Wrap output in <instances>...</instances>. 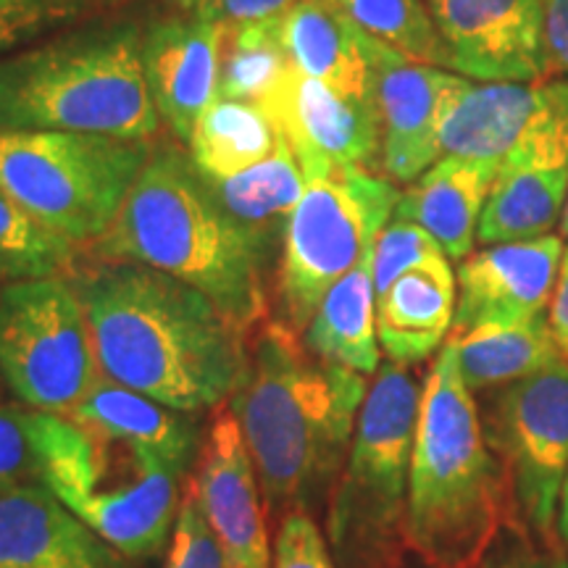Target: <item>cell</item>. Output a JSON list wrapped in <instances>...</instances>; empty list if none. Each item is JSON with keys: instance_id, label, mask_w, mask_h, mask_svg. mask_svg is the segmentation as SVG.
Masks as SVG:
<instances>
[{"instance_id": "6da1fadb", "label": "cell", "mask_w": 568, "mask_h": 568, "mask_svg": "<svg viewBox=\"0 0 568 568\" xmlns=\"http://www.w3.org/2000/svg\"><path fill=\"white\" fill-rule=\"evenodd\" d=\"M74 287L105 379L182 414L237 393L247 335L201 290L130 261H103Z\"/></svg>"}, {"instance_id": "7a4b0ae2", "label": "cell", "mask_w": 568, "mask_h": 568, "mask_svg": "<svg viewBox=\"0 0 568 568\" xmlns=\"http://www.w3.org/2000/svg\"><path fill=\"white\" fill-rule=\"evenodd\" d=\"M92 251L101 261L159 268L201 290L245 335L266 322V280L276 255L224 211L193 155L180 145L151 148Z\"/></svg>"}, {"instance_id": "3957f363", "label": "cell", "mask_w": 568, "mask_h": 568, "mask_svg": "<svg viewBox=\"0 0 568 568\" xmlns=\"http://www.w3.org/2000/svg\"><path fill=\"white\" fill-rule=\"evenodd\" d=\"M366 393V376L318 358L280 318L258 326L230 408L272 506L297 510L329 485Z\"/></svg>"}, {"instance_id": "277c9868", "label": "cell", "mask_w": 568, "mask_h": 568, "mask_svg": "<svg viewBox=\"0 0 568 568\" xmlns=\"http://www.w3.org/2000/svg\"><path fill=\"white\" fill-rule=\"evenodd\" d=\"M506 524L503 474L450 345L422 387L406 539L429 568H481Z\"/></svg>"}, {"instance_id": "5b68a950", "label": "cell", "mask_w": 568, "mask_h": 568, "mask_svg": "<svg viewBox=\"0 0 568 568\" xmlns=\"http://www.w3.org/2000/svg\"><path fill=\"white\" fill-rule=\"evenodd\" d=\"M161 119L134 21L55 32L0 59V132H95L151 142Z\"/></svg>"}, {"instance_id": "8992f818", "label": "cell", "mask_w": 568, "mask_h": 568, "mask_svg": "<svg viewBox=\"0 0 568 568\" xmlns=\"http://www.w3.org/2000/svg\"><path fill=\"white\" fill-rule=\"evenodd\" d=\"M187 466L145 439L55 414L42 485L124 558H153L174 529Z\"/></svg>"}, {"instance_id": "52a82bcc", "label": "cell", "mask_w": 568, "mask_h": 568, "mask_svg": "<svg viewBox=\"0 0 568 568\" xmlns=\"http://www.w3.org/2000/svg\"><path fill=\"white\" fill-rule=\"evenodd\" d=\"M418 408L422 387L408 366H379L326 516L337 568L400 566Z\"/></svg>"}, {"instance_id": "ba28073f", "label": "cell", "mask_w": 568, "mask_h": 568, "mask_svg": "<svg viewBox=\"0 0 568 568\" xmlns=\"http://www.w3.org/2000/svg\"><path fill=\"white\" fill-rule=\"evenodd\" d=\"M151 148L95 132H0V190L71 243H95Z\"/></svg>"}, {"instance_id": "9c48e42d", "label": "cell", "mask_w": 568, "mask_h": 568, "mask_svg": "<svg viewBox=\"0 0 568 568\" xmlns=\"http://www.w3.org/2000/svg\"><path fill=\"white\" fill-rule=\"evenodd\" d=\"M400 201L395 182L361 166L305 182L276 268L280 322L305 332L329 287L372 251Z\"/></svg>"}, {"instance_id": "30bf717a", "label": "cell", "mask_w": 568, "mask_h": 568, "mask_svg": "<svg viewBox=\"0 0 568 568\" xmlns=\"http://www.w3.org/2000/svg\"><path fill=\"white\" fill-rule=\"evenodd\" d=\"M503 474L506 524L531 550H560L558 503L568 474V358L495 397L485 426Z\"/></svg>"}, {"instance_id": "8fae6325", "label": "cell", "mask_w": 568, "mask_h": 568, "mask_svg": "<svg viewBox=\"0 0 568 568\" xmlns=\"http://www.w3.org/2000/svg\"><path fill=\"white\" fill-rule=\"evenodd\" d=\"M0 376L21 406L59 416L103 379L74 282L45 276L0 287Z\"/></svg>"}, {"instance_id": "7c38bea8", "label": "cell", "mask_w": 568, "mask_h": 568, "mask_svg": "<svg viewBox=\"0 0 568 568\" xmlns=\"http://www.w3.org/2000/svg\"><path fill=\"white\" fill-rule=\"evenodd\" d=\"M439 153L568 166V82H468L439 130Z\"/></svg>"}, {"instance_id": "4fadbf2b", "label": "cell", "mask_w": 568, "mask_h": 568, "mask_svg": "<svg viewBox=\"0 0 568 568\" xmlns=\"http://www.w3.org/2000/svg\"><path fill=\"white\" fill-rule=\"evenodd\" d=\"M368 67V95L379 122V172L393 182H416L443 159L439 130L468 77L410 61L361 32Z\"/></svg>"}, {"instance_id": "5bb4252c", "label": "cell", "mask_w": 568, "mask_h": 568, "mask_svg": "<svg viewBox=\"0 0 568 568\" xmlns=\"http://www.w3.org/2000/svg\"><path fill=\"white\" fill-rule=\"evenodd\" d=\"M447 69L481 82L542 80V0H426Z\"/></svg>"}, {"instance_id": "9a60e30c", "label": "cell", "mask_w": 568, "mask_h": 568, "mask_svg": "<svg viewBox=\"0 0 568 568\" xmlns=\"http://www.w3.org/2000/svg\"><path fill=\"white\" fill-rule=\"evenodd\" d=\"M564 237L542 234L521 243L489 245L458 264V301L450 335L477 326H508L539 316L556 290Z\"/></svg>"}, {"instance_id": "2e32d148", "label": "cell", "mask_w": 568, "mask_h": 568, "mask_svg": "<svg viewBox=\"0 0 568 568\" xmlns=\"http://www.w3.org/2000/svg\"><path fill=\"white\" fill-rule=\"evenodd\" d=\"M268 116L293 148L305 182L347 166L379 172L382 138L372 101H351L295 71Z\"/></svg>"}, {"instance_id": "e0dca14e", "label": "cell", "mask_w": 568, "mask_h": 568, "mask_svg": "<svg viewBox=\"0 0 568 568\" xmlns=\"http://www.w3.org/2000/svg\"><path fill=\"white\" fill-rule=\"evenodd\" d=\"M203 514L222 545L230 568H272L266 518L261 510L258 471L230 406L213 414L193 479Z\"/></svg>"}, {"instance_id": "ac0fdd59", "label": "cell", "mask_w": 568, "mask_h": 568, "mask_svg": "<svg viewBox=\"0 0 568 568\" xmlns=\"http://www.w3.org/2000/svg\"><path fill=\"white\" fill-rule=\"evenodd\" d=\"M222 24L176 11L142 30V71L159 119L190 142L201 113L216 101Z\"/></svg>"}, {"instance_id": "d6986e66", "label": "cell", "mask_w": 568, "mask_h": 568, "mask_svg": "<svg viewBox=\"0 0 568 568\" xmlns=\"http://www.w3.org/2000/svg\"><path fill=\"white\" fill-rule=\"evenodd\" d=\"M122 558L42 481L0 487V568H124Z\"/></svg>"}, {"instance_id": "ffe728a7", "label": "cell", "mask_w": 568, "mask_h": 568, "mask_svg": "<svg viewBox=\"0 0 568 568\" xmlns=\"http://www.w3.org/2000/svg\"><path fill=\"white\" fill-rule=\"evenodd\" d=\"M456 282L443 255L408 268L376 297V337L393 364L414 366L443 351L456 318Z\"/></svg>"}, {"instance_id": "44dd1931", "label": "cell", "mask_w": 568, "mask_h": 568, "mask_svg": "<svg viewBox=\"0 0 568 568\" xmlns=\"http://www.w3.org/2000/svg\"><path fill=\"white\" fill-rule=\"evenodd\" d=\"M500 166L487 161L443 155L410 182L395 205V219L414 222L432 234L450 261L474 253L479 219Z\"/></svg>"}, {"instance_id": "7402d4cb", "label": "cell", "mask_w": 568, "mask_h": 568, "mask_svg": "<svg viewBox=\"0 0 568 568\" xmlns=\"http://www.w3.org/2000/svg\"><path fill=\"white\" fill-rule=\"evenodd\" d=\"M280 38L301 74L351 101H372L361 30L335 0H295L280 13Z\"/></svg>"}, {"instance_id": "603a6c76", "label": "cell", "mask_w": 568, "mask_h": 568, "mask_svg": "<svg viewBox=\"0 0 568 568\" xmlns=\"http://www.w3.org/2000/svg\"><path fill=\"white\" fill-rule=\"evenodd\" d=\"M568 197V166L535 161L503 163L479 219L481 245L521 243L548 234Z\"/></svg>"}, {"instance_id": "cb8c5ba5", "label": "cell", "mask_w": 568, "mask_h": 568, "mask_svg": "<svg viewBox=\"0 0 568 568\" xmlns=\"http://www.w3.org/2000/svg\"><path fill=\"white\" fill-rule=\"evenodd\" d=\"M372 251L335 287H329L303 335L308 351L318 358L351 368L361 376L379 372L382 355L379 337H376Z\"/></svg>"}, {"instance_id": "d4e9b609", "label": "cell", "mask_w": 568, "mask_h": 568, "mask_svg": "<svg viewBox=\"0 0 568 568\" xmlns=\"http://www.w3.org/2000/svg\"><path fill=\"white\" fill-rule=\"evenodd\" d=\"M205 182L234 222L243 224L266 251L282 255L290 216L305 193L303 169L287 140L276 148L274 155L255 163L247 172L226 180L205 176Z\"/></svg>"}, {"instance_id": "484cf974", "label": "cell", "mask_w": 568, "mask_h": 568, "mask_svg": "<svg viewBox=\"0 0 568 568\" xmlns=\"http://www.w3.org/2000/svg\"><path fill=\"white\" fill-rule=\"evenodd\" d=\"M447 345L456 353L460 379L471 393L508 387L560 358L550 324L542 314L521 324L477 326L464 335H450Z\"/></svg>"}, {"instance_id": "4316f807", "label": "cell", "mask_w": 568, "mask_h": 568, "mask_svg": "<svg viewBox=\"0 0 568 568\" xmlns=\"http://www.w3.org/2000/svg\"><path fill=\"white\" fill-rule=\"evenodd\" d=\"M280 38V17L222 24L216 101H237L272 111L295 74Z\"/></svg>"}, {"instance_id": "83f0119b", "label": "cell", "mask_w": 568, "mask_h": 568, "mask_svg": "<svg viewBox=\"0 0 568 568\" xmlns=\"http://www.w3.org/2000/svg\"><path fill=\"white\" fill-rule=\"evenodd\" d=\"M284 134L266 111L237 101H213L190 134V155L209 180H226L266 161Z\"/></svg>"}, {"instance_id": "f1b7e54d", "label": "cell", "mask_w": 568, "mask_h": 568, "mask_svg": "<svg viewBox=\"0 0 568 568\" xmlns=\"http://www.w3.org/2000/svg\"><path fill=\"white\" fill-rule=\"evenodd\" d=\"M67 418L145 439V443L161 447V450L172 453L187 464H193L197 439H201L195 414H182V410L161 406L148 395L116 385L105 376L90 389V395L80 406L69 410Z\"/></svg>"}, {"instance_id": "f546056e", "label": "cell", "mask_w": 568, "mask_h": 568, "mask_svg": "<svg viewBox=\"0 0 568 568\" xmlns=\"http://www.w3.org/2000/svg\"><path fill=\"white\" fill-rule=\"evenodd\" d=\"M77 243L53 232L0 190V287L71 272Z\"/></svg>"}, {"instance_id": "4dcf8cb0", "label": "cell", "mask_w": 568, "mask_h": 568, "mask_svg": "<svg viewBox=\"0 0 568 568\" xmlns=\"http://www.w3.org/2000/svg\"><path fill=\"white\" fill-rule=\"evenodd\" d=\"M368 38L410 61L447 67V53L424 0H335Z\"/></svg>"}, {"instance_id": "1f68e13d", "label": "cell", "mask_w": 568, "mask_h": 568, "mask_svg": "<svg viewBox=\"0 0 568 568\" xmlns=\"http://www.w3.org/2000/svg\"><path fill=\"white\" fill-rule=\"evenodd\" d=\"M53 416L27 406H0V487L42 481Z\"/></svg>"}, {"instance_id": "d6a6232c", "label": "cell", "mask_w": 568, "mask_h": 568, "mask_svg": "<svg viewBox=\"0 0 568 568\" xmlns=\"http://www.w3.org/2000/svg\"><path fill=\"white\" fill-rule=\"evenodd\" d=\"M101 0H0V59L63 32Z\"/></svg>"}, {"instance_id": "836d02e7", "label": "cell", "mask_w": 568, "mask_h": 568, "mask_svg": "<svg viewBox=\"0 0 568 568\" xmlns=\"http://www.w3.org/2000/svg\"><path fill=\"white\" fill-rule=\"evenodd\" d=\"M443 255L445 251L439 247L437 240L418 224L403 222V219L387 222L385 230L376 237L372 251V276L376 297L385 293L397 276L406 274L408 268L422 266L426 261L443 258Z\"/></svg>"}, {"instance_id": "e575fe53", "label": "cell", "mask_w": 568, "mask_h": 568, "mask_svg": "<svg viewBox=\"0 0 568 568\" xmlns=\"http://www.w3.org/2000/svg\"><path fill=\"white\" fill-rule=\"evenodd\" d=\"M166 568H230L224 550L213 535L209 518L203 514L201 497L193 479L182 493L180 514H176L172 529V545H169Z\"/></svg>"}, {"instance_id": "d590c367", "label": "cell", "mask_w": 568, "mask_h": 568, "mask_svg": "<svg viewBox=\"0 0 568 568\" xmlns=\"http://www.w3.org/2000/svg\"><path fill=\"white\" fill-rule=\"evenodd\" d=\"M272 568H337L322 529L303 508L290 510L276 531Z\"/></svg>"}, {"instance_id": "8d00e7d4", "label": "cell", "mask_w": 568, "mask_h": 568, "mask_svg": "<svg viewBox=\"0 0 568 568\" xmlns=\"http://www.w3.org/2000/svg\"><path fill=\"white\" fill-rule=\"evenodd\" d=\"M295 0H172L182 13L216 21V24H247L280 17Z\"/></svg>"}, {"instance_id": "74e56055", "label": "cell", "mask_w": 568, "mask_h": 568, "mask_svg": "<svg viewBox=\"0 0 568 568\" xmlns=\"http://www.w3.org/2000/svg\"><path fill=\"white\" fill-rule=\"evenodd\" d=\"M542 80L568 82V0H542Z\"/></svg>"}, {"instance_id": "f35d334b", "label": "cell", "mask_w": 568, "mask_h": 568, "mask_svg": "<svg viewBox=\"0 0 568 568\" xmlns=\"http://www.w3.org/2000/svg\"><path fill=\"white\" fill-rule=\"evenodd\" d=\"M548 324H550L552 339H556L560 355L568 358V247L564 253V261H560L558 282H556V290H552V297H550Z\"/></svg>"}, {"instance_id": "ab89813d", "label": "cell", "mask_w": 568, "mask_h": 568, "mask_svg": "<svg viewBox=\"0 0 568 568\" xmlns=\"http://www.w3.org/2000/svg\"><path fill=\"white\" fill-rule=\"evenodd\" d=\"M493 568H568V558L564 552H548V550H531L510 556Z\"/></svg>"}, {"instance_id": "60d3db41", "label": "cell", "mask_w": 568, "mask_h": 568, "mask_svg": "<svg viewBox=\"0 0 568 568\" xmlns=\"http://www.w3.org/2000/svg\"><path fill=\"white\" fill-rule=\"evenodd\" d=\"M558 535L568 545V474L560 489V503H558Z\"/></svg>"}, {"instance_id": "b9f144b4", "label": "cell", "mask_w": 568, "mask_h": 568, "mask_svg": "<svg viewBox=\"0 0 568 568\" xmlns=\"http://www.w3.org/2000/svg\"><path fill=\"white\" fill-rule=\"evenodd\" d=\"M560 232H564V237H568V201H566L564 216H560Z\"/></svg>"}]
</instances>
